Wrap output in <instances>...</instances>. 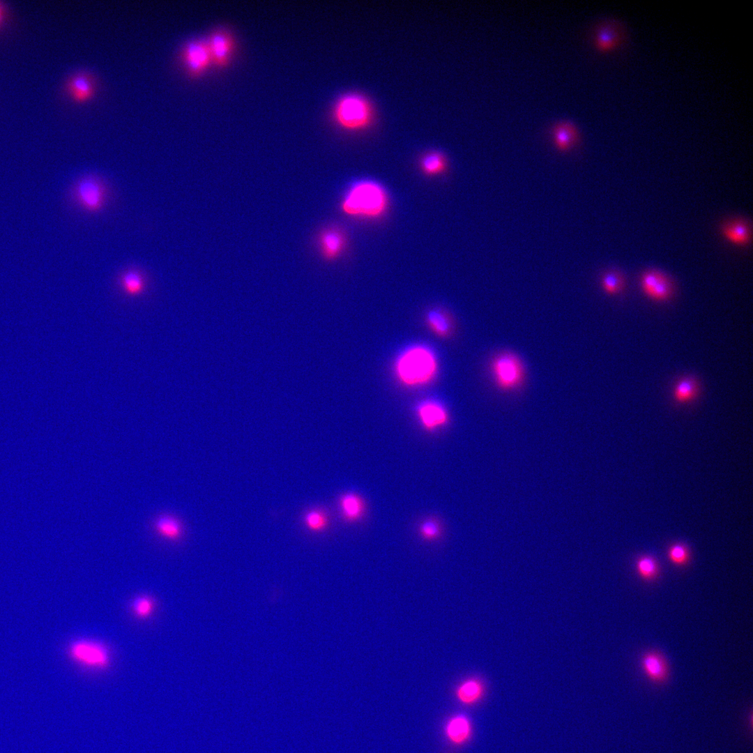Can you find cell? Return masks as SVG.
I'll list each match as a JSON object with an SVG mask.
<instances>
[{"label":"cell","mask_w":753,"mask_h":753,"mask_svg":"<svg viewBox=\"0 0 753 753\" xmlns=\"http://www.w3.org/2000/svg\"><path fill=\"white\" fill-rule=\"evenodd\" d=\"M389 205V195L382 184L372 178H361L347 188L340 210L352 218L373 220L383 217Z\"/></svg>","instance_id":"6da1fadb"},{"label":"cell","mask_w":753,"mask_h":753,"mask_svg":"<svg viewBox=\"0 0 753 753\" xmlns=\"http://www.w3.org/2000/svg\"><path fill=\"white\" fill-rule=\"evenodd\" d=\"M397 380L408 387H418L430 383L437 374L438 361L435 352L424 344H413L397 356L394 365Z\"/></svg>","instance_id":"7a4b0ae2"},{"label":"cell","mask_w":753,"mask_h":753,"mask_svg":"<svg viewBox=\"0 0 753 753\" xmlns=\"http://www.w3.org/2000/svg\"><path fill=\"white\" fill-rule=\"evenodd\" d=\"M333 117L342 129L352 132L362 131L372 124L374 111L367 97L357 92H351L342 96L336 101Z\"/></svg>","instance_id":"3957f363"},{"label":"cell","mask_w":753,"mask_h":753,"mask_svg":"<svg viewBox=\"0 0 753 753\" xmlns=\"http://www.w3.org/2000/svg\"><path fill=\"white\" fill-rule=\"evenodd\" d=\"M490 372L496 388L503 392L519 389L526 378V367L522 358L515 352L503 351L490 362Z\"/></svg>","instance_id":"277c9868"},{"label":"cell","mask_w":753,"mask_h":753,"mask_svg":"<svg viewBox=\"0 0 753 753\" xmlns=\"http://www.w3.org/2000/svg\"><path fill=\"white\" fill-rule=\"evenodd\" d=\"M70 658L76 664L93 671H104L112 664V652L104 642L91 638H79L68 646Z\"/></svg>","instance_id":"5b68a950"},{"label":"cell","mask_w":753,"mask_h":753,"mask_svg":"<svg viewBox=\"0 0 753 753\" xmlns=\"http://www.w3.org/2000/svg\"><path fill=\"white\" fill-rule=\"evenodd\" d=\"M73 195L78 205L84 211L97 213L105 204L106 188L99 178L89 175L76 183L73 188Z\"/></svg>","instance_id":"8992f818"},{"label":"cell","mask_w":753,"mask_h":753,"mask_svg":"<svg viewBox=\"0 0 753 753\" xmlns=\"http://www.w3.org/2000/svg\"><path fill=\"white\" fill-rule=\"evenodd\" d=\"M628 39L623 22L616 18L602 19L593 27L592 42L598 50L613 51L621 47Z\"/></svg>","instance_id":"52a82bcc"},{"label":"cell","mask_w":753,"mask_h":753,"mask_svg":"<svg viewBox=\"0 0 753 753\" xmlns=\"http://www.w3.org/2000/svg\"><path fill=\"white\" fill-rule=\"evenodd\" d=\"M181 58L190 75H200L212 63L208 40L196 39L188 42L182 50Z\"/></svg>","instance_id":"ba28073f"},{"label":"cell","mask_w":753,"mask_h":753,"mask_svg":"<svg viewBox=\"0 0 753 753\" xmlns=\"http://www.w3.org/2000/svg\"><path fill=\"white\" fill-rule=\"evenodd\" d=\"M640 284L642 291L655 301H668L674 294L672 280L657 269H649L644 272L640 279Z\"/></svg>","instance_id":"9c48e42d"},{"label":"cell","mask_w":753,"mask_h":753,"mask_svg":"<svg viewBox=\"0 0 753 753\" xmlns=\"http://www.w3.org/2000/svg\"><path fill=\"white\" fill-rule=\"evenodd\" d=\"M416 415L423 428L428 432L439 429L449 422V413L446 406L439 400L425 399L417 405Z\"/></svg>","instance_id":"30bf717a"},{"label":"cell","mask_w":753,"mask_h":753,"mask_svg":"<svg viewBox=\"0 0 753 753\" xmlns=\"http://www.w3.org/2000/svg\"><path fill=\"white\" fill-rule=\"evenodd\" d=\"M213 64L219 68L226 67L234 50V40L231 34L223 29L213 31L208 40Z\"/></svg>","instance_id":"8fae6325"},{"label":"cell","mask_w":753,"mask_h":753,"mask_svg":"<svg viewBox=\"0 0 753 753\" xmlns=\"http://www.w3.org/2000/svg\"><path fill=\"white\" fill-rule=\"evenodd\" d=\"M152 529L160 538L176 542L184 535V525L176 516L170 513L158 515L152 522Z\"/></svg>","instance_id":"7c38bea8"},{"label":"cell","mask_w":753,"mask_h":753,"mask_svg":"<svg viewBox=\"0 0 753 753\" xmlns=\"http://www.w3.org/2000/svg\"><path fill=\"white\" fill-rule=\"evenodd\" d=\"M641 667L647 678L655 684H663L669 678V665L663 655L656 651L646 653L641 659Z\"/></svg>","instance_id":"4fadbf2b"},{"label":"cell","mask_w":753,"mask_h":753,"mask_svg":"<svg viewBox=\"0 0 753 753\" xmlns=\"http://www.w3.org/2000/svg\"><path fill=\"white\" fill-rule=\"evenodd\" d=\"M447 740L454 745L461 746L469 741L473 733L470 719L464 714H456L448 720L444 727Z\"/></svg>","instance_id":"5bb4252c"},{"label":"cell","mask_w":753,"mask_h":753,"mask_svg":"<svg viewBox=\"0 0 753 753\" xmlns=\"http://www.w3.org/2000/svg\"><path fill=\"white\" fill-rule=\"evenodd\" d=\"M319 245L324 258L328 261H333L344 250L346 237L339 229H326L319 236Z\"/></svg>","instance_id":"9a60e30c"},{"label":"cell","mask_w":753,"mask_h":753,"mask_svg":"<svg viewBox=\"0 0 753 753\" xmlns=\"http://www.w3.org/2000/svg\"><path fill=\"white\" fill-rule=\"evenodd\" d=\"M722 236L729 243L737 246L748 245L752 238L751 227L748 221L742 218L729 219L721 225Z\"/></svg>","instance_id":"2e32d148"},{"label":"cell","mask_w":753,"mask_h":753,"mask_svg":"<svg viewBox=\"0 0 753 753\" xmlns=\"http://www.w3.org/2000/svg\"><path fill=\"white\" fill-rule=\"evenodd\" d=\"M554 143L558 149L568 151L576 145L580 133L577 125L568 119L556 121L552 129Z\"/></svg>","instance_id":"e0dca14e"},{"label":"cell","mask_w":753,"mask_h":753,"mask_svg":"<svg viewBox=\"0 0 753 753\" xmlns=\"http://www.w3.org/2000/svg\"><path fill=\"white\" fill-rule=\"evenodd\" d=\"M339 507L342 517L349 524L356 523L363 519L366 511L364 499L353 492H347L340 496Z\"/></svg>","instance_id":"ac0fdd59"},{"label":"cell","mask_w":753,"mask_h":753,"mask_svg":"<svg viewBox=\"0 0 753 753\" xmlns=\"http://www.w3.org/2000/svg\"><path fill=\"white\" fill-rule=\"evenodd\" d=\"M484 683L478 678H469L462 681L456 687L457 701L466 706L479 702L485 694Z\"/></svg>","instance_id":"d6986e66"},{"label":"cell","mask_w":753,"mask_h":753,"mask_svg":"<svg viewBox=\"0 0 753 753\" xmlns=\"http://www.w3.org/2000/svg\"><path fill=\"white\" fill-rule=\"evenodd\" d=\"M95 86V79L91 74L79 72L69 79L67 89L75 100L83 101L93 94Z\"/></svg>","instance_id":"ffe728a7"},{"label":"cell","mask_w":753,"mask_h":753,"mask_svg":"<svg viewBox=\"0 0 753 753\" xmlns=\"http://www.w3.org/2000/svg\"><path fill=\"white\" fill-rule=\"evenodd\" d=\"M419 167L422 173L429 177L444 174L448 169V160L439 151H429L420 159Z\"/></svg>","instance_id":"44dd1931"},{"label":"cell","mask_w":753,"mask_h":753,"mask_svg":"<svg viewBox=\"0 0 753 753\" xmlns=\"http://www.w3.org/2000/svg\"><path fill=\"white\" fill-rule=\"evenodd\" d=\"M119 284L123 291L131 296H139L146 287L144 275L136 269H129L123 273L119 279Z\"/></svg>","instance_id":"7402d4cb"},{"label":"cell","mask_w":753,"mask_h":753,"mask_svg":"<svg viewBox=\"0 0 753 753\" xmlns=\"http://www.w3.org/2000/svg\"><path fill=\"white\" fill-rule=\"evenodd\" d=\"M699 392V383L693 376L680 379L674 390V398L678 403H686L695 399Z\"/></svg>","instance_id":"603a6c76"},{"label":"cell","mask_w":753,"mask_h":753,"mask_svg":"<svg viewBox=\"0 0 753 753\" xmlns=\"http://www.w3.org/2000/svg\"><path fill=\"white\" fill-rule=\"evenodd\" d=\"M426 321L429 328L441 337H447L452 331V321L446 313L438 309H432L426 314Z\"/></svg>","instance_id":"cb8c5ba5"},{"label":"cell","mask_w":753,"mask_h":753,"mask_svg":"<svg viewBox=\"0 0 753 753\" xmlns=\"http://www.w3.org/2000/svg\"><path fill=\"white\" fill-rule=\"evenodd\" d=\"M156 607L155 599L149 595L141 594L131 602L130 610L134 616L140 620L149 618Z\"/></svg>","instance_id":"d4e9b609"},{"label":"cell","mask_w":753,"mask_h":753,"mask_svg":"<svg viewBox=\"0 0 753 753\" xmlns=\"http://www.w3.org/2000/svg\"><path fill=\"white\" fill-rule=\"evenodd\" d=\"M625 277L617 269H610L604 272L601 277L602 289L609 295H615L622 291L625 287Z\"/></svg>","instance_id":"484cf974"},{"label":"cell","mask_w":753,"mask_h":753,"mask_svg":"<svg viewBox=\"0 0 753 753\" xmlns=\"http://www.w3.org/2000/svg\"><path fill=\"white\" fill-rule=\"evenodd\" d=\"M636 568L637 573L644 580H653L659 575L658 563L650 556L640 557L637 561Z\"/></svg>","instance_id":"4316f807"},{"label":"cell","mask_w":753,"mask_h":753,"mask_svg":"<svg viewBox=\"0 0 753 753\" xmlns=\"http://www.w3.org/2000/svg\"><path fill=\"white\" fill-rule=\"evenodd\" d=\"M304 522L309 530L319 532L323 531L328 527L329 519L324 512L319 510H312L305 514Z\"/></svg>","instance_id":"83f0119b"},{"label":"cell","mask_w":753,"mask_h":753,"mask_svg":"<svg viewBox=\"0 0 753 753\" xmlns=\"http://www.w3.org/2000/svg\"><path fill=\"white\" fill-rule=\"evenodd\" d=\"M441 526L438 520L434 518L426 519L418 527V534L425 541L436 540L441 535Z\"/></svg>","instance_id":"f1b7e54d"},{"label":"cell","mask_w":753,"mask_h":753,"mask_svg":"<svg viewBox=\"0 0 753 753\" xmlns=\"http://www.w3.org/2000/svg\"><path fill=\"white\" fill-rule=\"evenodd\" d=\"M668 557L671 563L678 566L685 565L690 559L688 549L683 544H674L668 551Z\"/></svg>","instance_id":"f546056e"},{"label":"cell","mask_w":753,"mask_h":753,"mask_svg":"<svg viewBox=\"0 0 753 753\" xmlns=\"http://www.w3.org/2000/svg\"><path fill=\"white\" fill-rule=\"evenodd\" d=\"M1 8H0V21H1Z\"/></svg>","instance_id":"4dcf8cb0"}]
</instances>
